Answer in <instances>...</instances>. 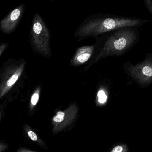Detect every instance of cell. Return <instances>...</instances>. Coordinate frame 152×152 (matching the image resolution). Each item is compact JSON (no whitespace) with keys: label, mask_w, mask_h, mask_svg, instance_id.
<instances>
[{"label":"cell","mask_w":152,"mask_h":152,"mask_svg":"<svg viewBox=\"0 0 152 152\" xmlns=\"http://www.w3.org/2000/svg\"><path fill=\"white\" fill-rule=\"evenodd\" d=\"M150 20L133 17L99 13L89 16L78 26L74 38L78 42L88 38L96 39L110 31L124 27H139Z\"/></svg>","instance_id":"1"},{"label":"cell","mask_w":152,"mask_h":152,"mask_svg":"<svg viewBox=\"0 0 152 152\" xmlns=\"http://www.w3.org/2000/svg\"><path fill=\"white\" fill-rule=\"evenodd\" d=\"M140 38L138 27H124L103 34L96 38L95 49L98 57L120 55L130 49Z\"/></svg>","instance_id":"2"},{"label":"cell","mask_w":152,"mask_h":152,"mask_svg":"<svg viewBox=\"0 0 152 152\" xmlns=\"http://www.w3.org/2000/svg\"><path fill=\"white\" fill-rule=\"evenodd\" d=\"M51 33L41 16L35 13L33 18L30 34L31 46L42 54H50Z\"/></svg>","instance_id":"3"},{"label":"cell","mask_w":152,"mask_h":152,"mask_svg":"<svg viewBox=\"0 0 152 152\" xmlns=\"http://www.w3.org/2000/svg\"><path fill=\"white\" fill-rule=\"evenodd\" d=\"M25 10V5L20 4L10 11L0 22V30L4 34L13 33L22 20Z\"/></svg>","instance_id":"4"},{"label":"cell","mask_w":152,"mask_h":152,"mask_svg":"<svg viewBox=\"0 0 152 152\" xmlns=\"http://www.w3.org/2000/svg\"><path fill=\"white\" fill-rule=\"evenodd\" d=\"M95 49V45L85 46L78 48L75 56V60L80 63H84L88 60Z\"/></svg>","instance_id":"5"},{"label":"cell","mask_w":152,"mask_h":152,"mask_svg":"<svg viewBox=\"0 0 152 152\" xmlns=\"http://www.w3.org/2000/svg\"><path fill=\"white\" fill-rule=\"evenodd\" d=\"M142 72L144 75L147 77L152 76V67L148 66H146L142 68Z\"/></svg>","instance_id":"6"},{"label":"cell","mask_w":152,"mask_h":152,"mask_svg":"<svg viewBox=\"0 0 152 152\" xmlns=\"http://www.w3.org/2000/svg\"><path fill=\"white\" fill-rule=\"evenodd\" d=\"M98 101L100 103H104L106 101L107 96L103 91H99L98 93Z\"/></svg>","instance_id":"7"},{"label":"cell","mask_w":152,"mask_h":152,"mask_svg":"<svg viewBox=\"0 0 152 152\" xmlns=\"http://www.w3.org/2000/svg\"><path fill=\"white\" fill-rule=\"evenodd\" d=\"M65 116L64 113L62 112H59L58 113L56 116L54 118V121L56 122L59 123L63 121Z\"/></svg>","instance_id":"8"},{"label":"cell","mask_w":152,"mask_h":152,"mask_svg":"<svg viewBox=\"0 0 152 152\" xmlns=\"http://www.w3.org/2000/svg\"><path fill=\"white\" fill-rule=\"evenodd\" d=\"M18 75L15 74L8 80L7 82V85L9 87H11V86L13 85L16 82L18 79Z\"/></svg>","instance_id":"9"},{"label":"cell","mask_w":152,"mask_h":152,"mask_svg":"<svg viewBox=\"0 0 152 152\" xmlns=\"http://www.w3.org/2000/svg\"><path fill=\"white\" fill-rule=\"evenodd\" d=\"M144 1L147 9L152 15V0H144Z\"/></svg>","instance_id":"10"},{"label":"cell","mask_w":152,"mask_h":152,"mask_svg":"<svg viewBox=\"0 0 152 152\" xmlns=\"http://www.w3.org/2000/svg\"><path fill=\"white\" fill-rule=\"evenodd\" d=\"M28 135L29 137H30V138L33 141H37V140H38L37 135L32 131H30L28 132Z\"/></svg>","instance_id":"11"},{"label":"cell","mask_w":152,"mask_h":152,"mask_svg":"<svg viewBox=\"0 0 152 152\" xmlns=\"http://www.w3.org/2000/svg\"><path fill=\"white\" fill-rule=\"evenodd\" d=\"M39 96L37 93H35L34 94L33 96L32 97L31 103L33 105H35L37 104L39 100Z\"/></svg>","instance_id":"12"},{"label":"cell","mask_w":152,"mask_h":152,"mask_svg":"<svg viewBox=\"0 0 152 152\" xmlns=\"http://www.w3.org/2000/svg\"><path fill=\"white\" fill-rule=\"evenodd\" d=\"M9 44L8 43H1V45L0 46V52H1V54H2V52L8 47Z\"/></svg>","instance_id":"13"},{"label":"cell","mask_w":152,"mask_h":152,"mask_svg":"<svg viewBox=\"0 0 152 152\" xmlns=\"http://www.w3.org/2000/svg\"><path fill=\"white\" fill-rule=\"evenodd\" d=\"M123 151V147L121 146L118 145L114 148L112 150V152H121Z\"/></svg>","instance_id":"14"},{"label":"cell","mask_w":152,"mask_h":152,"mask_svg":"<svg viewBox=\"0 0 152 152\" xmlns=\"http://www.w3.org/2000/svg\"><path fill=\"white\" fill-rule=\"evenodd\" d=\"M50 1H54L55 0H50Z\"/></svg>","instance_id":"15"}]
</instances>
